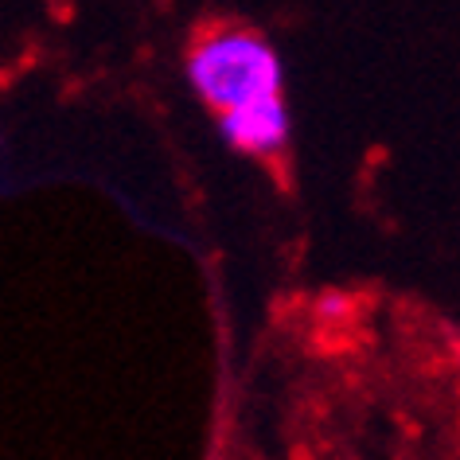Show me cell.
I'll return each mask as SVG.
<instances>
[{
    "label": "cell",
    "instance_id": "6da1fadb",
    "mask_svg": "<svg viewBox=\"0 0 460 460\" xmlns=\"http://www.w3.org/2000/svg\"><path fill=\"white\" fill-rule=\"evenodd\" d=\"M188 83L215 113L281 94L285 71L278 51L250 28H215L195 40L188 55Z\"/></svg>",
    "mask_w": 460,
    "mask_h": 460
},
{
    "label": "cell",
    "instance_id": "7a4b0ae2",
    "mask_svg": "<svg viewBox=\"0 0 460 460\" xmlns=\"http://www.w3.org/2000/svg\"><path fill=\"white\" fill-rule=\"evenodd\" d=\"M218 133L230 148H238L246 156H278L293 133L289 106L281 102V94H270L246 102V106L223 110L218 113Z\"/></svg>",
    "mask_w": 460,
    "mask_h": 460
}]
</instances>
